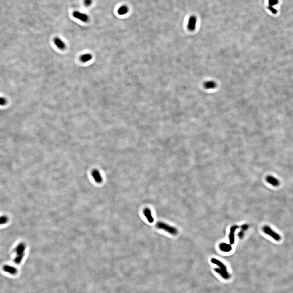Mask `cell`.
<instances>
[{
  "instance_id": "1",
  "label": "cell",
  "mask_w": 293,
  "mask_h": 293,
  "mask_svg": "<svg viewBox=\"0 0 293 293\" xmlns=\"http://www.w3.org/2000/svg\"><path fill=\"white\" fill-rule=\"evenodd\" d=\"M211 261L212 263L219 267V268L214 269V271L220 275L224 279L228 280L230 278V274L228 272L226 267L222 262L214 258L211 259Z\"/></svg>"
},
{
  "instance_id": "2",
  "label": "cell",
  "mask_w": 293,
  "mask_h": 293,
  "mask_svg": "<svg viewBox=\"0 0 293 293\" xmlns=\"http://www.w3.org/2000/svg\"><path fill=\"white\" fill-rule=\"evenodd\" d=\"M26 248V244L23 242L19 243L16 246L15 249L16 256L14 259V262L16 264H20L22 262L23 258L24 257Z\"/></svg>"
},
{
  "instance_id": "3",
  "label": "cell",
  "mask_w": 293,
  "mask_h": 293,
  "mask_svg": "<svg viewBox=\"0 0 293 293\" xmlns=\"http://www.w3.org/2000/svg\"><path fill=\"white\" fill-rule=\"evenodd\" d=\"M156 227L158 228L165 231L172 235H176L178 233V230L176 228L162 222H158L157 224Z\"/></svg>"
},
{
  "instance_id": "4",
  "label": "cell",
  "mask_w": 293,
  "mask_h": 293,
  "mask_svg": "<svg viewBox=\"0 0 293 293\" xmlns=\"http://www.w3.org/2000/svg\"><path fill=\"white\" fill-rule=\"evenodd\" d=\"M263 230L264 233L270 236L274 239L277 242H279L281 239V236L273 230L269 226H265L263 227Z\"/></svg>"
},
{
  "instance_id": "5",
  "label": "cell",
  "mask_w": 293,
  "mask_h": 293,
  "mask_svg": "<svg viewBox=\"0 0 293 293\" xmlns=\"http://www.w3.org/2000/svg\"><path fill=\"white\" fill-rule=\"evenodd\" d=\"M73 16L75 18L79 19L83 22H88L89 20V16L87 14L81 13L78 11H74L73 13Z\"/></svg>"
},
{
  "instance_id": "6",
  "label": "cell",
  "mask_w": 293,
  "mask_h": 293,
  "mask_svg": "<svg viewBox=\"0 0 293 293\" xmlns=\"http://www.w3.org/2000/svg\"><path fill=\"white\" fill-rule=\"evenodd\" d=\"M196 23H197V19L196 17L194 16H192L190 17L188 21V30L190 31H193L195 30L196 28Z\"/></svg>"
},
{
  "instance_id": "7",
  "label": "cell",
  "mask_w": 293,
  "mask_h": 293,
  "mask_svg": "<svg viewBox=\"0 0 293 293\" xmlns=\"http://www.w3.org/2000/svg\"><path fill=\"white\" fill-rule=\"evenodd\" d=\"M266 180L268 183L272 185L274 187L279 186L280 182L277 179L271 176H268L266 178Z\"/></svg>"
},
{
  "instance_id": "8",
  "label": "cell",
  "mask_w": 293,
  "mask_h": 293,
  "mask_svg": "<svg viewBox=\"0 0 293 293\" xmlns=\"http://www.w3.org/2000/svg\"><path fill=\"white\" fill-rule=\"evenodd\" d=\"M239 226L237 225L232 226L230 228V233L229 238L230 243V244L232 245L235 242V238H234V232L235 230L238 228Z\"/></svg>"
},
{
  "instance_id": "9",
  "label": "cell",
  "mask_w": 293,
  "mask_h": 293,
  "mask_svg": "<svg viewBox=\"0 0 293 293\" xmlns=\"http://www.w3.org/2000/svg\"><path fill=\"white\" fill-rule=\"evenodd\" d=\"M203 86L206 89H212L217 87V84L215 81L210 80L204 82Z\"/></svg>"
},
{
  "instance_id": "10",
  "label": "cell",
  "mask_w": 293,
  "mask_h": 293,
  "mask_svg": "<svg viewBox=\"0 0 293 293\" xmlns=\"http://www.w3.org/2000/svg\"><path fill=\"white\" fill-rule=\"evenodd\" d=\"M54 43L55 46L60 49L64 50L66 48V45L65 43L60 38L57 37L55 38Z\"/></svg>"
},
{
  "instance_id": "11",
  "label": "cell",
  "mask_w": 293,
  "mask_h": 293,
  "mask_svg": "<svg viewBox=\"0 0 293 293\" xmlns=\"http://www.w3.org/2000/svg\"><path fill=\"white\" fill-rule=\"evenodd\" d=\"M3 269L5 272L9 273V274L14 275L17 273V269L13 266H9V265H5L4 266Z\"/></svg>"
},
{
  "instance_id": "12",
  "label": "cell",
  "mask_w": 293,
  "mask_h": 293,
  "mask_svg": "<svg viewBox=\"0 0 293 293\" xmlns=\"http://www.w3.org/2000/svg\"><path fill=\"white\" fill-rule=\"evenodd\" d=\"M143 213L149 223L154 222V218L152 217L151 210L149 208H145L143 210Z\"/></svg>"
},
{
  "instance_id": "13",
  "label": "cell",
  "mask_w": 293,
  "mask_h": 293,
  "mask_svg": "<svg viewBox=\"0 0 293 293\" xmlns=\"http://www.w3.org/2000/svg\"><path fill=\"white\" fill-rule=\"evenodd\" d=\"M220 248L221 251L224 252H230L232 250V247L230 244L223 243L220 244Z\"/></svg>"
},
{
  "instance_id": "14",
  "label": "cell",
  "mask_w": 293,
  "mask_h": 293,
  "mask_svg": "<svg viewBox=\"0 0 293 293\" xmlns=\"http://www.w3.org/2000/svg\"><path fill=\"white\" fill-rule=\"evenodd\" d=\"M92 176L94 180L98 183L101 182L102 181V177L99 173V171L97 170H94L92 172Z\"/></svg>"
},
{
  "instance_id": "15",
  "label": "cell",
  "mask_w": 293,
  "mask_h": 293,
  "mask_svg": "<svg viewBox=\"0 0 293 293\" xmlns=\"http://www.w3.org/2000/svg\"><path fill=\"white\" fill-rule=\"evenodd\" d=\"M92 55L90 53H86L82 55L80 57V60L82 63H87L92 59Z\"/></svg>"
},
{
  "instance_id": "16",
  "label": "cell",
  "mask_w": 293,
  "mask_h": 293,
  "mask_svg": "<svg viewBox=\"0 0 293 293\" xmlns=\"http://www.w3.org/2000/svg\"><path fill=\"white\" fill-rule=\"evenodd\" d=\"M128 7L126 5L121 6L118 10V13L120 15H125L128 13Z\"/></svg>"
},
{
  "instance_id": "17",
  "label": "cell",
  "mask_w": 293,
  "mask_h": 293,
  "mask_svg": "<svg viewBox=\"0 0 293 293\" xmlns=\"http://www.w3.org/2000/svg\"><path fill=\"white\" fill-rule=\"evenodd\" d=\"M9 217L6 215L0 216V226L4 225L8 222Z\"/></svg>"
},
{
  "instance_id": "18",
  "label": "cell",
  "mask_w": 293,
  "mask_h": 293,
  "mask_svg": "<svg viewBox=\"0 0 293 293\" xmlns=\"http://www.w3.org/2000/svg\"><path fill=\"white\" fill-rule=\"evenodd\" d=\"M278 0H269V6L273 7L278 3Z\"/></svg>"
},
{
  "instance_id": "19",
  "label": "cell",
  "mask_w": 293,
  "mask_h": 293,
  "mask_svg": "<svg viewBox=\"0 0 293 293\" xmlns=\"http://www.w3.org/2000/svg\"><path fill=\"white\" fill-rule=\"evenodd\" d=\"M268 8L269 9V10H270L273 14H276L277 12L276 9H275L274 7L271 6H269Z\"/></svg>"
},
{
  "instance_id": "20",
  "label": "cell",
  "mask_w": 293,
  "mask_h": 293,
  "mask_svg": "<svg viewBox=\"0 0 293 293\" xmlns=\"http://www.w3.org/2000/svg\"><path fill=\"white\" fill-rule=\"evenodd\" d=\"M6 103V100L3 97H0V106H4Z\"/></svg>"
},
{
  "instance_id": "21",
  "label": "cell",
  "mask_w": 293,
  "mask_h": 293,
  "mask_svg": "<svg viewBox=\"0 0 293 293\" xmlns=\"http://www.w3.org/2000/svg\"><path fill=\"white\" fill-rule=\"evenodd\" d=\"M92 2V0H84V3L86 6H89L91 4Z\"/></svg>"
},
{
  "instance_id": "22",
  "label": "cell",
  "mask_w": 293,
  "mask_h": 293,
  "mask_svg": "<svg viewBox=\"0 0 293 293\" xmlns=\"http://www.w3.org/2000/svg\"><path fill=\"white\" fill-rule=\"evenodd\" d=\"M242 228L244 230H246L248 228V225L247 224H244L242 226Z\"/></svg>"
},
{
  "instance_id": "23",
  "label": "cell",
  "mask_w": 293,
  "mask_h": 293,
  "mask_svg": "<svg viewBox=\"0 0 293 293\" xmlns=\"http://www.w3.org/2000/svg\"><path fill=\"white\" fill-rule=\"evenodd\" d=\"M239 236L240 238H242L243 236H244V233H243V232H239Z\"/></svg>"
}]
</instances>
